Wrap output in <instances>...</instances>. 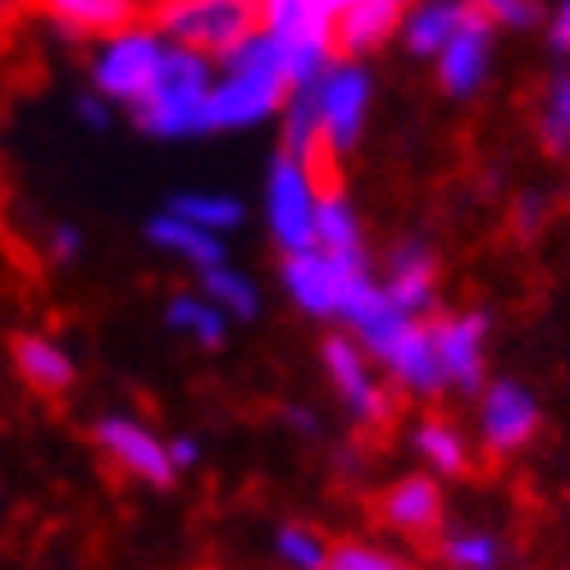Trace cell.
<instances>
[{
  "label": "cell",
  "mask_w": 570,
  "mask_h": 570,
  "mask_svg": "<svg viewBox=\"0 0 570 570\" xmlns=\"http://www.w3.org/2000/svg\"><path fill=\"white\" fill-rule=\"evenodd\" d=\"M288 69L265 28H256L247 41H237L228 56L215 60V87H210V119L215 132H252L269 119H278L288 101Z\"/></svg>",
  "instance_id": "6da1fadb"
},
{
  "label": "cell",
  "mask_w": 570,
  "mask_h": 570,
  "mask_svg": "<svg viewBox=\"0 0 570 570\" xmlns=\"http://www.w3.org/2000/svg\"><path fill=\"white\" fill-rule=\"evenodd\" d=\"M379 283L370 252H328V247H306L293 256H278V288L302 311L306 320L320 324H347V315L365 302V293Z\"/></svg>",
  "instance_id": "7a4b0ae2"
},
{
  "label": "cell",
  "mask_w": 570,
  "mask_h": 570,
  "mask_svg": "<svg viewBox=\"0 0 570 570\" xmlns=\"http://www.w3.org/2000/svg\"><path fill=\"white\" fill-rule=\"evenodd\" d=\"M210 87H215V60L202 51H187V46L169 41L165 69L151 87V97L132 106V124L137 132H147L156 141H197L215 132L210 119Z\"/></svg>",
  "instance_id": "3957f363"
},
{
  "label": "cell",
  "mask_w": 570,
  "mask_h": 570,
  "mask_svg": "<svg viewBox=\"0 0 570 570\" xmlns=\"http://www.w3.org/2000/svg\"><path fill=\"white\" fill-rule=\"evenodd\" d=\"M169 41L165 32L147 19V23H128L101 41H91V60H87V87L101 91V97L119 110H132L151 97V87L165 69Z\"/></svg>",
  "instance_id": "277c9868"
},
{
  "label": "cell",
  "mask_w": 570,
  "mask_h": 570,
  "mask_svg": "<svg viewBox=\"0 0 570 570\" xmlns=\"http://www.w3.org/2000/svg\"><path fill=\"white\" fill-rule=\"evenodd\" d=\"M324 174L315 160L293 156V151H274L265 183H261V219L278 256H293L315 247V210H320V193H324Z\"/></svg>",
  "instance_id": "5b68a950"
},
{
  "label": "cell",
  "mask_w": 570,
  "mask_h": 570,
  "mask_svg": "<svg viewBox=\"0 0 570 570\" xmlns=\"http://www.w3.org/2000/svg\"><path fill=\"white\" fill-rule=\"evenodd\" d=\"M320 370H324V384L334 393V402L343 406L352 430H361V434L389 430L393 411H397V389L389 384V374L379 370V361L347 328H334V334L320 343Z\"/></svg>",
  "instance_id": "8992f818"
},
{
  "label": "cell",
  "mask_w": 570,
  "mask_h": 570,
  "mask_svg": "<svg viewBox=\"0 0 570 570\" xmlns=\"http://www.w3.org/2000/svg\"><path fill=\"white\" fill-rule=\"evenodd\" d=\"M311 101H315V119H320V141H324V160L334 169L338 160H347L370 128V110H374V73L365 60L338 56L315 82H311Z\"/></svg>",
  "instance_id": "52a82bcc"
},
{
  "label": "cell",
  "mask_w": 570,
  "mask_h": 570,
  "mask_svg": "<svg viewBox=\"0 0 570 570\" xmlns=\"http://www.w3.org/2000/svg\"><path fill=\"white\" fill-rule=\"evenodd\" d=\"M147 19L165 41L219 60L261 28V0H151Z\"/></svg>",
  "instance_id": "ba28073f"
},
{
  "label": "cell",
  "mask_w": 570,
  "mask_h": 570,
  "mask_svg": "<svg viewBox=\"0 0 570 570\" xmlns=\"http://www.w3.org/2000/svg\"><path fill=\"white\" fill-rule=\"evenodd\" d=\"M543 434V402L539 393L515 374H498L474 393V443L480 456L511 461L534 448Z\"/></svg>",
  "instance_id": "9c48e42d"
},
{
  "label": "cell",
  "mask_w": 570,
  "mask_h": 570,
  "mask_svg": "<svg viewBox=\"0 0 570 570\" xmlns=\"http://www.w3.org/2000/svg\"><path fill=\"white\" fill-rule=\"evenodd\" d=\"M91 443H97L101 461L132 484H147V489H174L178 484V465H174L169 439H160L151 424L137 420L132 411L97 415V424H91Z\"/></svg>",
  "instance_id": "30bf717a"
},
{
  "label": "cell",
  "mask_w": 570,
  "mask_h": 570,
  "mask_svg": "<svg viewBox=\"0 0 570 570\" xmlns=\"http://www.w3.org/2000/svg\"><path fill=\"white\" fill-rule=\"evenodd\" d=\"M430 338H434V356L443 370V389L452 397H474L489 384V338H493L489 311H480V306L434 311Z\"/></svg>",
  "instance_id": "8fae6325"
},
{
  "label": "cell",
  "mask_w": 570,
  "mask_h": 570,
  "mask_svg": "<svg viewBox=\"0 0 570 570\" xmlns=\"http://www.w3.org/2000/svg\"><path fill=\"white\" fill-rule=\"evenodd\" d=\"M374 520L379 530H389L397 539H439L448 525V489L430 470L397 474V480L379 489Z\"/></svg>",
  "instance_id": "7c38bea8"
},
{
  "label": "cell",
  "mask_w": 570,
  "mask_h": 570,
  "mask_svg": "<svg viewBox=\"0 0 570 570\" xmlns=\"http://www.w3.org/2000/svg\"><path fill=\"white\" fill-rule=\"evenodd\" d=\"M493 60H498V28L470 10V19L434 60V82L448 101H474L493 78Z\"/></svg>",
  "instance_id": "4fadbf2b"
},
{
  "label": "cell",
  "mask_w": 570,
  "mask_h": 570,
  "mask_svg": "<svg viewBox=\"0 0 570 570\" xmlns=\"http://www.w3.org/2000/svg\"><path fill=\"white\" fill-rule=\"evenodd\" d=\"M384 293L406 306L411 315H434L439 311V288H443V265H439V252L424 243V237L406 233L397 243H389L384 252Z\"/></svg>",
  "instance_id": "5bb4252c"
},
{
  "label": "cell",
  "mask_w": 570,
  "mask_h": 570,
  "mask_svg": "<svg viewBox=\"0 0 570 570\" xmlns=\"http://www.w3.org/2000/svg\"><path fill=\"white\" fill-rule=\"evenodd\" d=\"M10 361H14L19 384L37 397H65L78 384L73 352L56 334H41V328H23V334L10 338Z\"/></svg>",
  "instance_id": "9a60e30c"
},
{
  "label": "cell",
  "mask_w": 570,
  "mask_h": 570,
  "mask_svg": "<svg viewBox=\"0 0 570 570\" xmlns=\"http://www.w3.org/2000/svg\"><path fill=\"white\" fill-rule=\"evenodd\" d=\"M379 370L389 374V384H393L402 397H415V402L448 397L443 370H439V356H434V338H430V315L415 320L406 334H402L384 356H379Z\"/></svg>",
  "instance_id": "2e32d148"
},
{
  "label": "cell",
  "mask_w": 570,
  "mask_h": 570,
  "mask_svg": "<svg viewBox=\"0 0 570 570\" xmlns=\"http://www.w3.org/2000/svg\"><path fill=\"white\" fill-rule=\"evenodd\" d=\"M141 237H147V247H151V252L178 261L183 269H193V274H206V269H215V265L228 261L224 233H210V228L193 224L187 215H178V210H169V206L156 210V215L147 219Z\"/></svg>",
  "instance_id": "e0dca14e"
},
{
  "label": "cell",
  "mask_w": 570,
  "mask_h": 570,
  "mask_svg": "<svg viewBox=\"0 0 570 570\" xmlns=\"http://www.w3.org/2000/svg\"><path fill=\"white\" fill-rule=\"evenodd\" d=\"M32 10L69 41H101L147 14V0H32Z\"/></svg>",
  "instance_id": "ac0fdd59"
},
{
  "label": "cell",
  "mask_w": 570,
  "mask_h": 570,
  "mask_svg": "<svg viewBox=\"0 0 570 570\" xmlns=\"http://www.w3.org/2000/svg\"><path fill=\"white\" fill-rule=\"evenodd\" d=\"M411 452L420 461V470L439 474V480H465L474 474V461H480V443H474L456 420L448 415H424L411 424Z\"/></svg>",
  "instance_id": "d6986e66"
},
{
  "label": "cell",
  "mask_w": 570,
  "mask_h": 570,
  "mask_svg": "<svg viewBox=\"0 0 570 570\" xmlns=\"http://www.w3.org/2000/svg\"><path fill=\"white\" fill-rule=\"evenodd\" d=\"M402 10L406 6H393V0H347L334 19L338 56L370 60L374 51H384V46L397 41V32H402Z\"/></svg>",
  "instance_id": "ffe728a7"
},
{
  "label": "cell",
  "mask_w": 570,
  "mask_h": 570,
  "mask_svg": "<svg viewBox=\"0 0 570 570\" xmlns=\"http://www.w3.org/2000/svg\"><path fill=\"white\" fill-rule=\"evenodd\" d=\"M470 19V6L465 0H411L402 10V32H397V46L411 56V60H424L434 65L439 51L456 37V28Z\"/></svg>",
  "instance_id": "44dd1931"
},
{
  "label": "cell",
  "mask_w": 570,
  "mask_h": 570,
  "mask_svg": "<svg viewBox=\"0 0 570 570\" xmlns=\"http://www.w3.org/2000/svg\"><path fill=\"white\" fill-rule=\"evenodd\" d=\"M165 328L174 338L202 347V352H219L228 343L233 320L202 288H178V293L165 297Z\"/></svg>",
  "instance_id": "7402d4cb"
},
{
  "label": "cell",
  "mask_w": 570,
  "mask_h": 570,
  "mask_svg": "<svg viewBox=\"0 0 570 570\" xmlns=\"http://www.w3.org/2000/svg\"><path fill=\"white\" fill-rule=\"evenodd\" d=\"M315 247L328 252H370L365 247V219L356 210V202L347 197V187L334 178H324L320 193V210H315Z\"/></svg>",
  "instance_id": "603a6c76"
},
{
  "label": "cell",
  "mask_w": 570,
  "mask_h": 570,
  "mask_svg": "<svg viewBox=\"0 0 570 570\" xmlns=\"http://www.w3.org/2000/svg\"><path fill=\"white\" fill-rule=\"evenodd\" d=\"M434 552L448 570H507V539L489 525H443Z\"/></svg>",
  "instance_id": "cb8c5ba5"
},
{
  "label": "cell",
  "mask_w": 570,
  "mask_h": 570,
  "mask_svg": "<svg viewBox=\"0 0 570 570\" xmlns=\"http://www.w3.org/2000/svg\"><path fill=\"white\" fill-rule=\"evenodd\" d=\"M534 137L552 160H570V65L543 78L534 97Z\"/></svg>",
  "instance_id": "d4e9b609"
},
{
  "label": "cell",
  "mask_w": 570,
  "mask_h": 570,
  "mask_svg": "<svg viewBox=\"0 0 570 570\" xmlns=\"http://www.w3.org/2000/svg\"><path fill=\"white\" fill-rule=\"evenodd\" d=\"M197 288L233 320V324H252L256 315H261V283L247 274V269H237L233 261H224V265H215V269H206V274H197Z\"/></svg>",
  "instance_id": "484cf974"
},
{
  "label": "cell",
  "mask_w": 570,
  "mask_h": 570,
  "mask_svg": "<svg viewBox=\"0 0 570 570\" xmlns=\"http://www.w3.org/2000/svg\"><path fill=\"white\" fill-rule=\"evenodd\" d=\"M278 147L315 160L324 174H334L324 160V141H320V119H315V101H311V87H293L288 101L278 110Z\"/></svg>",
  "instance_id": "4316f807"
},
{
  "label": "cell",
  "mask_w": 570,
  "mask_h": 570,
  "mask_svg": "<svg viewBox=\"0 0 570 570\" xmlns=\"http://www.w3.org/2000/svg\"><path fill=\"white\" fill-rule=\"evenodd\" d=\"M169 210L187 215L193 224H202V228H210V233H233V228L247 224L243 197L219 193V187H187V193H174V197H169Z\"/></svg>",
  "instance_id": "83f0119b"
},
{
  "label": "cell",
  "mask_w": 570,
  "mask_h": 570,
  "mask_svg": "<svg viewBox=\"0 0 570 570\" xmlns=\"http://www.w3.org/2000/svg\"><path fill=\"white\" fill-rule=\"evenodd\" d=\"M269 552L283 570H324L334 543H328L315 525H306V520H283L269 539Z\"/></svg>",
  "instance_id": "f1b7e54d"
},
{
  "label": "cell",
  "mask_w": 570,
  "mask_h": 570,
  "mask_svg": "<svg viewBox=\"0 0 570 570\" xmlns=\"http://www.w3.org/2000/svg\"><path fill=\"white\" fill-rule=\"evenodd\" d=\"M465 6L480 19H489L498 32H534L548 19L543 0H465Z\"/></svg>",
  "instance_id": "f546056e"
},
{
  "label": "cell",
  "mask_w": 570,
  "mask_h": 570,
  "mask_svg": "<svg viewBox=\"0 0 570 570\" xmlns=\"http://www.w3.org/2000/svg\"><path fill=\"white\" fill-rule=\"evenodd\" d=\"M324 570H411V561L384 543H370V539H343L328 552Z\"/></svg>",
  "instance_id": "4dcf8cb0"
},
{
  "label": "cell",
  "mask_w": 570,
  "mask_h": 570,
  "mask_svg": "<svg viewBox=\"0 0 570 570\" xmlns=\"http://www.w3.org/2000/svg\"><path fill=\"white\" fill-rule=\"evenodd\" d=\"M82 256H87V233H82L78 224H69V219L51 224V233H46V261L60 265V269H69V265H78Z\"/></svg>",
  "instance_id": "1f68e13d"
},
{
  "label": "cell",
  "mask_w": 570,
  "mask_h": 570,
  "mask_svg": "<svg viewBox=\"0 0 570 570\" xmlns=\"http://www.w3.org/2000/svg\"><path fill=\"white\" fill-rule=\"evenodd\" d=\"M543 46H548V51H552L561 65H570V0H552V6H548Z\"/></svg>",
  "instance_id": "d6a6232c"
},
{
  "label": "cell",
  "mask_w": 570,
  "mask_h": 570,
  "mask_svg": "<svg viewBox=\"0 0 570 570\" xmlns=\"http://www.w3.org/2000/svg\"><path fill=\"white\" fill-rule=\"evenodd\" d=\"M73 115H78V124H87L91 132H106L110 124H115V115H119V106H110L101 91H78V101H73Z\"/></svg>",
  "instance_id": "836d02e7"
},
{
  "label": "cell",
  "mask_w": 570,
  "mask_h": 570,
  "mask_svg": "<svg viewBox=\"0 0 570 570\" xmlns=\"http://www.w3.org/2000/svg\"><path fill=\"white\" fill-rule=\"evenodd\" d=\"M511 219H515V233H520V237H534V233L548 224V197H543V193H525V197L515 202Z\"/></svg>",
  "instance_id": "e575fe53"
},
{
  "label": "cell",
  "mask_w": 570,
  "mask_h": 570,
  "mask_svg": "<svg viewBox=\"0 0 570 570\" xmlns=\"http://www.w3.org/2000/svg\"><path fill=\"white\" fill-rule=\"evenodd\" d=\"M169 452H174L178 474H187V470H197V465H202V443H197L193 434H174V439H169Z\"/></svg>",
  "instance_id": "d590c367"
},
{
  "label": "cell",
  "mask_w": 570,
  "mask_h": 570,
  "mask_svg": "<svg viewBox=\"0 0 570 570\" xmlns=\"http://www.w3.org/2000/svg\"><path fill=\"white\" fill-rule=\"evenodd\" d=\"M288 420H293V424H297V430H302V434H315V430H320V420H315V415H311V411H297V406H293V411H288Z\"/></svg>",
  "instance_id": "8d00e7d4"
},
{
  "label": "cell",
  "mask_w": 570,
  "mask_h": 570,
  "mask_svg": "<svg viewBox=\"0 0 570 570\" xmlns=\"http://www.w3.org/2000/svg\"><path fill=\"white\" fill-rule=\"evenodd\" d=\"M561 197H566V206H570V178H566V187H561Z\"/></svg>",
  "instance_id": "74e56055"
},
{
  "label": "cell",
  "mask_w": 570,
  "mask_h": 570,
  "mask_svg": "<svg viewBox=\"0 0 570 570\" xmlns=\"http://www.w3.org/2000/svg\"><path fill=\"white\" fill-rule=\"evenodd\" d=\"M328 6H334V10H343V6H347V0H328Z\"/></svg>",
  "instance_id": "f35d334b"
},
{
  "label": "cell",
  "mask_w": 570,
  "mask_h": 570,
  "mask_svg": "<svg viewBox=\"0 0 570 570\" xmlns=\"http://www.w3.org/2000/svg\"><path fill=\"white\" fill-rule=\"evenodd\" d=\"M393 6H411V0H393Z\"/></svg>",
  "instance_id": "ab89813d"
}]
</instances>
